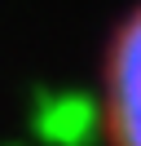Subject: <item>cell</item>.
Returning <instances> with one entry per match:
<instances>
[{
    "instance_id": "1",
    "label": "cell",
    "mask_w": 141,
    "mask_h": 146,
    "mask_svg": "<svg viewBox=\"0 0 141 146\" xmlns=\"http://www.w3.org/2000/svg\"><path fill=\"white\" fill-rule=\"evenodd\" d=\"M101 146H141V0L110 27L97 66Z\"/></svg>"
}]
</instances>
